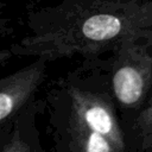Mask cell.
Instances as JSON below:
<instances>
[{
	"mask_svg": "<svg viewBox=\"0 0 152 152\" xmlns=\"http://www.w3.org/2000/svg\"><path fill=\"white\" fill-rule=\"evenodd\" d=\"M28 33L13 56L53 62L104 55L125 39L152 32V0H62L26 14Z\"/></svg>",
	"mask_w": 152,
	"mask_h": 152,
	"instance_id": "cell-1",
	"label": "cell"
},
{
	"mask_svg": "<svg viewBox=\"0 0 152 152\" xmlns=\"http://www.w3.org/2000/svg\"><path fill=\"white\" fill-rule=\"evenodd\" d=\"M43 100L51 152H127L99 56L52 81Z\"/></svg>",
	"mask_w": 152,
	"mask_h": 152,
	"instance_id": "cell-2",
	"label": "cell"
},
{
	"mask_svg": "<svg viewBox=\"0 0 152 152\" xmlns=\"http://www.w3.org/2000/svg\"><path fill=\"white\" fill-rule=\"evenodd\" d=\"M99 59L122 125L152 93V32L125 39Z\"/></svg>",
	"mask_w": 152,
	"mask_h": 152,
	"instance_id": "cell-3",
	"label": "cell"
},
{
	"mask_svg": "<svg viewBox=\"0 0 152 152\" xmlns=\"http://www.w3.org/2000/svg\"><path fill=\"white\" fill-rule=\"evenodd\" d=\"M48 64L43 58H34L30 64L0 78V131L37 97L48 76Z\"/></svg>",
	"mask_w": 152,
	"mask_h": 152,
	"instance_id": "cell-4",
	"label": "cell"
},
{
	"mask_svg": "<svg viewBox=\"0 0 152 152\" xmlns=\"http://www.w3.org/2000/svg\"><path fill=\"white\" fill-rule=\"evenodd\" d=\"M44 113V100L31 101L0 131V152H46L37 119Z\"/></svg>",
	"mask_w": 152,
	"mask_h": 152,
	"instance_id": "cell-5",
	"label": "cell"
},
{
	"mask_svg": "<svg viewBox=\"0 0 152 152\" xmlns=\"http://www.w3.org/2000/svg\"><path fill=\"white\" fill-rule=\"evenodd\" d=\"M121 127L127 152H152V93L141 108Z\"/></svg>",
	"mask_w": 152,
	"mask_h": 152,
	"instance_id": "cell-6",
	"label": "cell"
},
{
	"mask_svg": "<svg viewBox=\"0 0 152 152\" xmlns=\"http://www.w3.org/2000/svg\"><path fill=\"white\" fill-rule=\"evenodd\" d=\"M5 2L0 1V37H7L13 33V28L10 25V20L4 17L2 8L5 7Z\"/></svg>",
	"mask_w": 152,
	"mask_h": 152,
	"instance_id": "cell-7",
	"label": "cell"
},
{
	"mask_svg": "<svg viewBox=\"0 0 152 152\" xmlns=\"http://www.w3.org/2000/svg\"><path fill=\"white\" fill-rule=\"evenodd\" d=\"M11 57H13L10 48L8 49H2L0 50V65H2L4 63H6Z\"/></svg>",
	"mask_w": 152,
	"mask_h": 152,
	"instance_id": "cell-8",
	"label": "cell"
}]
</instances>
